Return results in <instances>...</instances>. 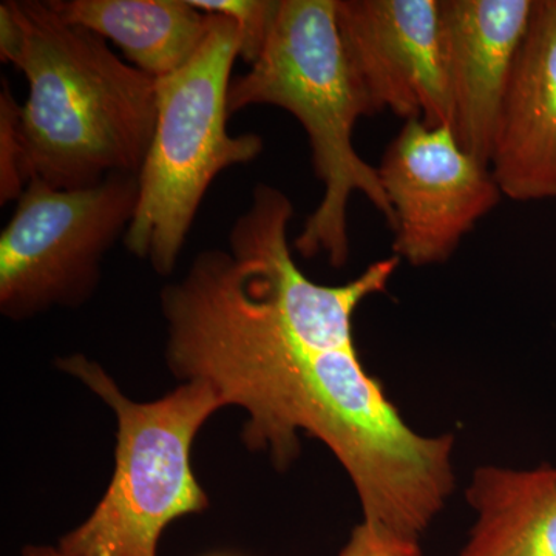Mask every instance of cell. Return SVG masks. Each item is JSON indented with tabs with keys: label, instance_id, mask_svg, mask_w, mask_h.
<instances>
[{
	"label": "cell",
	"instance_id": "13",
	"mask_svg": "<svg viewBox=\"0 0 556 556\" xmlns=\"http://www.w3.org/2000/svg\"><path fill=\"white\" fill-rule=\"evenodd\" d=\"M281 0H190L195 9L229 17L239 31V58L254 64L276 25Z\"/></svg>",
	"mask_w": 556,
	"mask_h": 556
},
{
	"label": "cell",
	"instance_id": "2",
	"mask_svg": "<svg viewBox=\"0 0 556 556\" xmlns=\"http://www.w3.org/2000/svg\"><path fill=\"white\" fill-rule=\"evenodd\" d=\"M0 56L28 84L20 113L25 181L80 189L139 174L155 134V78L47 2H2Z\"/></svg>",
	"mask_w": 556,
	"mask_h": 556
},
{
	"label": "cell",
	"instance_id": "1",
	"mask_svg": "<svg viewBox=\"0 0 556 556\" xmlns=\"http://www.w3.org/2000/svg\"><path fill=\"white\" fill-rule=\"evenodd\" d=\"M167 361L247 409L243 438L277 467L316 438L345 468L365 521L419 538L456 485L455 437H426L402 419L356 345L300 334L228 249L200 252L161 294Z\"/></svg>",
	"mask_w": 556,
	"mask_h": 556
},
{
	"label": "cell",
	"instance_id": "12",
	"mask_svg": "<svg viewBox=\"0 0 556 556\" xmlns=\"http://www.w3.org/2000/svg\"><path fill=\"white\" fill-rule=\"evenodd\" d=\"M62 21L112 40L126 61L161 79L197 53L211 28V14L190 0H50Z\"/></svg>",
	"mask_w": 556,
	"mask_h": 556
},
{
	"label": "cell",
	"instance_id": "6",
	"mask_svg": "<svg viewBox=\"0 0 556 556\" xmlns=\"http://www.w3.org/2000/svg\"><path fill=\"white\" fill-rule=\"evenodd\" d=\"M138 197V175H110L80 189L30 179L0 233L2 313L22 318L83 302L102 258L126 236Z\"/></svg>",
	"mask_w": 556,
	"mask_h": 556
},
{
	"label": "cell",
	"instance_id": "4",
	"mask_svg": "<svg viewBox=\"0 0 556 556\" xmlns=\"http://www.w3.org/2000/svg\"><path fill=\"white\" fill-rule=\"evenodd\" d=\"M211 28L181 68L156 79V126L138 174L137 211L124 236L127 251L169 276L208 186L223 170L251 163L263 150L257 134H229L230 72L239 31L211 14Z\"/></svg>",
	"mask_w": 556,
	"mask_h": 556
},
{
	"label": "cell",
	"instance_id": "16",
	"mask_svg": "<svg viewBox=\"0 0 556 556\" xmlns=\"http://www.w3.org/2000/svg\"><path fill=\"white\" fill-rule=\"evenodd\" d=\"M24 556H65L60 548L53 547H28L25 548Z\"/></svg>",
	"mask_w": 556,
	"mask_h": 556
},
{
	"label": "cell",
	"instance_id": "7",
	"mask_svg": "<svg viewBox=\"0 0 556 556\" xmlns=\"http://www.w3.org/2000/svg\"><path fill=\"white\" fill-rule=\"evenodd\" d=\"M394 214L393 254L415 268L441 265L503 199L489 164L459 144L452 127L405 121L380 161Z\"/></svg>",
	"mask_w": 556,
	"mask_h": 556
},
{
	"label": "cell",
	"instance_id": "8",
	"mask_svg": "<svg viewBox=\"0 0 556 556\" xmlns=\"http://www.w3.org/2000/svg\"><path fill=\"white\" fill-rule=\"evenodd\" d=\"M336 20L371 115L452 127L439 0H338Z\"/></svg>",
	"mask_w": 556,
	"mask_h": 556
},
{
	"label": "cell",
	"instance_id": "9",
	"mask_svg": "<svg viewBox=\"0 0 556 556\" xmlns=\"http://www.w3.org/2000/svg\"><path fill=\"white\" fill-rule=\"evenodd\" d=\"M535 0H439L452 130L489 164L501 105Z\"/></svg>",
	"mask_w": 556,
	"mask_h": 556
},
{
	"label": "cell",
	"instance_id": "3",
	"mask_svg": "<svg viewBox=\"0 0 556 556\" xmlns=\"http://www.w3.org/2000/svg\"><path fill=\"white\" fill-rule=\"evenodd\" d=\"M338 0H281L268 43L251 70L230 80V115L251 105H276L302 124L324 197L295 237L303 257L325 255L332 268L350 257L348 204L367 197L393 230L394 214L378 167L358 155L353 135L372 116L346 60L336 20Z\"/></svg>",
	"mask_w": 556,
	"mask_h": 556
},
{
	"label": "cell",
	"instance_id": "10",
	"mask_svg": "<svg viewBox=\"0 0 556 556\" xmlns=\"http://www.w3.org/2000/svg\"><path fill=\"white\" fill-rule=\"evenodd\" d=\"M489 167L506 199H556V0L533 3Z\"/></svg>",
	"mask_w": 556,
	"mask_h": 556
},
{
	"label": "cell",
	"instance_id": "14",
	"mask_svg": "<svg viewBox=\"0 0 556 556\" xmlns=\"http://www.w3.org/2000/svg\"><path fill=\"white\" fill-rule=\"evenodd\" d=\"M21 105L14 100L9 83L0 91V203L20 200L27 181L22 170L20 139Z\"/></svg>",
	"mask_w": 556,
	"mask_h": 556
},
{
	"label": "cell",
	"instance_id": "5",
	"mask_svg": "<svg viewBox=\"0 0 556 556\" xmlns=\"http://www.w3.org/2000/svg\"><path fill=\"white\" fill-rule=\"evenodd\" d=\"M60 367L83 380L118 419L108 493L91 517L61 541L60 551L65 556H156L164 527L207 506L190 467V447L225 402L207 382L189 380L169 396L138 404L80 354L62 358Z\"/></svg>",
	"mask_w": 556,
	"mask_h": 556
},
{
	"label": "cell",
	"instance_id": "11",
	"mask_svg": "<svg viewBox=\"0 0 556 556\" xmlns=\"http://www.w3.org/2000/svg\"><path fill=\"white\" fill-rule=\"evenodd\" d=\"M466 496L477 519L459 556H556V464L478 467Z\"/></svg>",
	"mask_w": 556,
	"mask_h": 556
},
{
	"label": "cell",
	"instance_id": "15",
	"mask_svg": "<svg viewBox=\"0 0 556 556\" xmlns=\"http://www.w3.org/2000/svg\"><path fill=\"white\" fill-rule=\"evenodd\" d=\"M339 556H422V548L419 538L364 519L354 527Z\"/></svg>",
	"mask_w": 556,
	"mask_h": 556
}]
</instances>
